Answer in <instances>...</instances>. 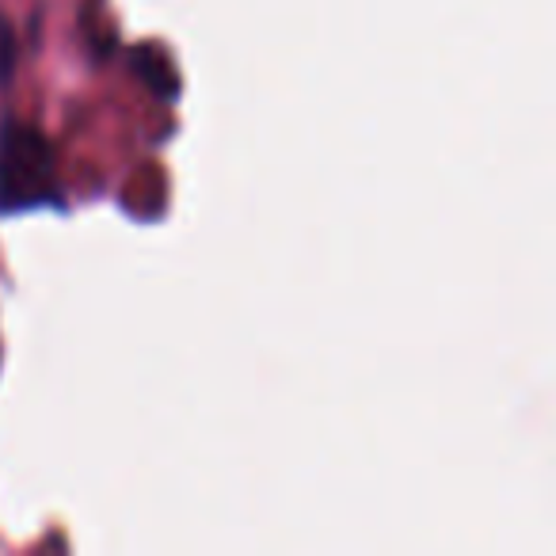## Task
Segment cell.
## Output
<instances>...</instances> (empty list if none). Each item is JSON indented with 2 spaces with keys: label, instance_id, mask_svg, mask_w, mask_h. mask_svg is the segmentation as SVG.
I'll use <instances>...</instances> for the list:
<instances>
[{
  "label": "cell",
  "instance_id": "1",
  "mask_svg": "<svg viewBox=\"0 0 556 556\" xmlns=\"http://www.w3.org/2000/svg\"><path fill=\"white\" fill-rule=\"evenodd\" d=\"M62 199L58 156L47 134L20 118L0 123V214L54 206Z\"/></svg>",
  "mask_w": 556,
  "mask_h": 556
}]
</instances>
